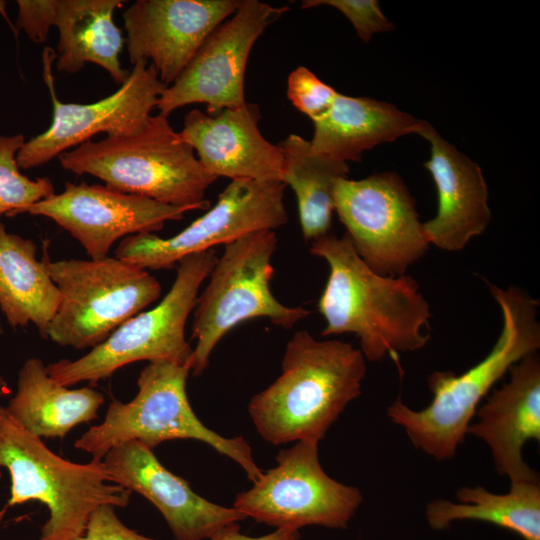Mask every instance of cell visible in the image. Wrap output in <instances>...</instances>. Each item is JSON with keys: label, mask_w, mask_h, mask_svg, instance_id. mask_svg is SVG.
Masks as SVG:
<instances>
[{"label": "cell", "mask_w": 540, "mask_h": 540, "mask_svg": "<svg viewBox=\"0 0 540 540\" xmlns=\"http://www.w3.org/2000/svg\"><path fill=\"white\" fill-rule=\"evenodd\" d=\"M309 252L326 261L329 275L318 300L322 336L353 334L365 359L422 349L429 340V305L410 275L382 276L370 269L346 234H327Z\"/></svg>", "instance_id": "6da1fadb"}, {"label": "cell", "mask_w": 540, "mask_h": 540, "mask_svg": "<svg viewBox=\"0 0 540 540\" xmlns=\"http://www.w3.org/2000/svg\"><path fill=\"white\" fill-rule=\"evenodd\" d=\"M502 313V330L488 355L462 374L434 371L427 379L433 397L420 410L400 398L387 408L412 445L437 461L452 459L465 440L480 402L509 368L540 348L539 301L524 289L487 282Z\"/></svg>", "instance_id": "7a4b0ae2"}, {"label": "cell", "mask_w": 540, "mask_h": 540, "mask_svg": "<svg viewBox=\"0 0 540 540\" xmlns=\"http://www.w3.org/2000/svg\"><path fill=\"white\" fill-rule=\"evenodd\" d=\"M280 376L252 397L248 413L258 434L273 445L320 442L366 376L361 350L340 340H317L297 331L287 342Z\"/></svg>", "instance_id": "3957f363"}, {"label": "cell", "mask_w": 540, "mask_h": 540, "mask_svg": "<svg viewBox=\"0 0 540 540\" xmlns=\"http://www.w3.org/2000/svg\"><path fill=\"white\" fill-rule=\"evenodd\" d=\"M59 161L65 170L97 177L114 190L192 210L209 208L205 194L217 180L161 114L132 135L87 141Z\"/></svg>", "instance_id": "277c9868"}, {"label": "cell", "mask_w": 540, "mask_h": 540, "mask_svg": "<svg viewBox=\"0 0 540 540\" xmlns=\"http://www.w3.org/2000/svg\"><path fill=\"white\" fill-rule=\"evenodd\" d=\"M10 475L9 507L38 501L49 511L39 540H74L100 505L125 507L132 492L110 482L102 460L75 463L52 452L0 406V478Z\"/></svg>", "instance_id": "5b68a950"}, {"label": "cell", "mask_w": 540, "mask_h": 540, "mask_svg": "<svg viewBox=\"0 0 540 540\" xmlns=\"http://www.w3.org/2000/svg\"><path fill=\"white\" fill-rule=\"evenodd\" d=\"M191 363L149 362L137 379L138 392L129 402L112 400L104 420L74 443L78 450L102 460L113 447L138 441L151 450L165 441L191 439L208 444L235 461L256 483L263 474L243 437L226 438L206 427L194 413L186 392Z\"/></svg>", "instance_id": "8992f818"}, {"label": "cell", "mask_w": 540, "mask_h": 540, "mask_svg": "<svg viewBox=\"0 0 540 540\" xmlns=\"http://www.w3.org/2000/svg\"><path fill=\"white\" fill-rule=\"evenodd\" d=\"M276 248L274 230L250 233L224 245L193 309V376L205 371L219 341L239 324L266 318L275 326L289 329L310 314L303 307L282 304L273 295L270 284Z\"/></svg>", "instance_id": "52a82bcc"}, {"label": "cell", "mask_w": 540, "mask_h": 540, "mask_svg": "<svg viewBox=\"0 0 540 540\" xmlns=\"http://www.w3.org/2000/svg\"><path fill=\"white\" fill-rule=\"evenodd\" d=\"M217 259L214 249L183 258L170 290L155 307L125 321L79 359H61L47 365L49 376L67 387L80 382L95 385L137 361L191 363L193 348L186 339L185 327L199 289Z\"/></svg>", "instance_id": "ba28073f"}, {"label": "cell", "mask_w": 540, "mask_h": 540, "mask_svg": "<svg viewBox=\"0 0 540 540\" xmlns=\"http://www.w3.org/2000/svg\"><path fill=\"white\" fill-rule=\"evenodd\" d=\"M47 267L61 298L46 338L60 346H98L161 294L153 275L117 257L48 258Z\"/></svg>", "instance_id": "9c48e42d"}, {"label": "cell", "mask_w": 540, "mask_h": 540, "mask_svg": "<svg viewBox=\"0 0 540 540\" xmlns=\"http://www.w3.org/2000/svg\"><path fill=\"white\" fill-rule=\"evenodd\" d=\"M319 442L299 440L281 449L277 465L239 493L233 507L276 529L299 530L316 525L345 529L363 501L356 486L330 477L319 460Z\"/></svg>", "instance_id": "30bf717a"}, {"label": "cell", "mask_w": 540, "mask_h": 540, "mask_svg": "<svg viewBox=\"0 0 540 540\" xmlns=\"http://www.w3.org/2000/svg\"><path fill=\"white\" fill-rule=\"evenodd\" d=\"M334 210L359 257L382 276L406 274L429 249L415 201L394 172L341 178Z\"/></svg>", "instance_id": "8fae6325"}, {"label": "cell", "mask_w": 540, "mask_h": 540, "mask_svg": "<svg viewBox=\"0 0 540 540\" xmlns=\"http://www.w3.org/2000/svg\"><path fill=\"white\" fill-rule=\"evenodd\" d=\"M285 185L280 181L237 179L219 194L216 204L178 234L154 233L123 238L115 257L144 270L170 269L183 258L245 235L274 230L288 221Z\"/></svg>", "instance_id": "7c38bea8"}, {"label": "cell", "mask_w": 540, "mask_h": 540, "mask_svg": "<svg viewBox=\"0 0 540 540\" xmlns=\"http://www.w3.org/2000/svg\"><path fill=\"white\" fill-rule=\"evenodd\" d=\"M56 56L52 49L45 48L43 77L53 105L52 121L46 131L25 141L18 151L16 160L23 170L44 165L99 133L122 137L138 132L167 87L151 64L139 61L111 95L90 104L64 103L54 87L52 62Z\"/></svg>", "instance_id": "4fadbf2b"}, {"label": "cell", "mask_w": 540, "mask_h": 540, "mask_svg": "<svg viewBox=\"0 0 540 540\" xmlns=\"http://www.w3.org/2000/svg\"><path fill=\"white\" fill-rule=\"evenodd\" d=\"M287 6L242 0L238 9L205 39L178 78L161 94L156 108L168 117L183 106L203 103L208 114L246 104L244 78L252 47Z\"/></svg>", "instance_id": "5bb4252c"}, {"label": "cell", "mask_w": 540, "mask_h": 540, "mask_svg": "<svg viewBox=\"0 0 540 540\" xmlns=\"http://www.w3.org/2000/svg\"><path fill=\"white\" fill-rule=\"evenodd\" d=\"M187 207H176L107 186L66 182L23 213L53 220L94 260L108 257L112 245L130 235L160 231L166 222L181 220Z\"/></svg>", "instance_id": "9a60e30c"}, {"label": "cell", "mask_w": 540, "mask_h": 540, "mask_svg": "<svg viewBox=\"0 0 540 540\" xmlns=\"http://www.w3.org/2000/svg\"><path fill=\"white\" fill-rule=\"evenodd\" d=\"M242 0H138L123 13L130 63L151 64L170 86Z\"/></svg>", "instance_id": "2e32d148"}, {"label": "cell", "mask_w": 540, "mask_h": 540, "mask_svg": "<svg viewBox=\"0 0 540 540\" xmlns=\"http://www.w3.org/2000/svg\"><path fill=\"white\" fill-rule=\"evenodd\" d=\"M102 462L110 482L142 495L159 510L175 540H212L246 519L234 507L218 505L194 492L138 441L113 447Z\"/></svg>", "instance_id": "e0dca14e"}, {"label": "cell", "mask_w": 540, "mask_h": 540, "mask_svg": "<svg viewBox=\"0 0 540 540\" xmlns=\"http://www.w3.org/2000/svg\"><path fill=\"white\" fill-rule=\"evenodd\" d=\"M123 5L121 0H21L16 24L36 43L47 39L52 26L58 29V71L76 73L94 63L122 85L129 75L119 58L125 39L113 15Z\"/></svg>", "instance_id": "ac0fdd59"}, {"label": "cell", "mask_w": 540, "mask_h": 540, "mask_svg": "<svg viewBox=\"0 0 540 540\" xmlns=\"http://www.w3.org/2000/svg\"><path fill=\"white\" fill-rule=\"evenodd\" d=\"M509 379L478 407L467 435L490 449L495 471L510 483L539 480L523 458L524 445L540 441V356L526 355L513 364Z\"/></svg>", "instance_id": "d6986e66"}, {"label": "cell", "mask_w": 540, "mask_h": 540, "mask_svg": "<svg viewBox=\"0 0 540 540\" xmlns=\"http://www.w3.org/2000/svg\"><path fill=\"white\" fill-rule=\"evenodd\" d=\"M260 118L258 106L248 102L213 115L193 109L179 133L217 178L282 182V152L260 132Z\"/></svg>", "instance_id": "ffe728a7"}, {"label": "cell", "mask_w": 540, "mask_h": 540, "mask_svg": "<svg viewBox=\"0 0 540 540\" xmlns=\"http://www.w3.org/2000/svg\"><path fill=\"white\" fill-rule=\"evenodd\" d=\"M430 143V159L424 167L437 189L438 209L423 223L429 244L455 252L487 228L491 211L488 188L481 168L446 141L428 122L417 132Z\"/></svg>", "instance_id": "44dd1931"}, {"label": "cell", "mask_w": 540, "mask_h": 540, "mask_svg": "<svg viewBox=\"0 0 540 540\" xmlns=\"http://www.w3.org/2000/svg\"><path fill=\"white\" fill-rule=\"evenodd\" d=\"M423 120L392 104L337 93L329 110L314 121L311 148L339 161H360L364 151L404 135L417 134Z\"/></svg>", "instance_id": "7402d4cb"}, {"label": "cell", "mask_w": 540, "mask_h": 540, "mask_svg": "<svg viewBox=\"0 0 540 540\" xmlns=\"http://www.w3.org/2000/svg\"><path fill=\"white\" fill-rule=\"evenodd\" d=\"M104 400L90 387L70 389L59 384L40 358L31 357L22 365L16 393L5 409L32 435L63 439L74 427L95 420Z\"/></svg>", "instance_id": "603a6c76"}, {"label": "cell", "mask_w": 540, "mask_h": 540, "mask_svg": "<svg viewBox=\"0 0 540 540\" xmlns=\"http://www.w3.org/2000/svg\"><path fill=\"white\" fill-rule=\"evenodd\" d=\"M37 246L29 238L9 233L0 220V309L8 324H33L46 338L60 293L50 277L45 251L37 258Z\"/></svg>", "instance_id": "cb8c5ba5"}, {"label": "cell", "mask_w": 540, "mask_h": 540, "mask_svg": "<svg viewBox=\"0 0 540 540\" xmlns=\"http://www.w3.org/2000/svg\"><path fill=\"white\" fill-rule=\"evenodd\" d=\"M456 500L439 498L427 503L425 518L432 530L474 520L514 532L523 540H540V480L511 483L504 494L483 486H463L457 489Z\"/></svg>", "instance_id": "d4e9b609"}, {"label": "cell", "mask_w": 540, "mask_h": 540, "mask_svg": "<svg viewBox=\"0 0 540 540\" xmlns=\"http://www.w3.org/2000/svg\"><path fill=\"white\" fill-rule=\"evenodd\" d=\"M278 146L283 155L282 182L295 193L302 236L311 243L330 233L335 186L347 176L349 166L315 152L309 140L296 134Z\"/></svg>", "instance_id": "484cf974"}, {"label": "cell", "mask_w": 540, "mask_h": 540, "mask_svg": "<svg viewBox=\"0 0 540 540\" xmlns=\"http://www.w3.org/2000/svg\"><path fill=\"white\" fill-rule=\"evenodd\" d=\"M24 143L23 134L0 136V220L2 215L22 214L55 193L49 178L30 179L20 172L16 156Z\"/></svg>", "instance_id": "4316f807"}, {"label": "cell", "mask_w": 540, "mask_h": 540, "mask_svg": "<svg viewBox=\"0 0 540 540\" xmlns=\"http://www.w3.org/2000/svg\"><path fill=\"white\" fill-rule=\"evenodd\" d=\"M337 93L304 66L294 69L287 79V98L313 122L329 110Z\"/></svg>", "instance_id": "83f0119b"}, {"label": "cell", "mask_w": 540, "mask_h": 540, "mask_svg": "<svg viewBox=\"0 0 540 540\" xmlns=\"http://www.w3.org/2000/svg\"><path fill=\"white\" fill-rule=\"evenodd\" d=\"M321 5L334 7L346 16L365 43L375 33L394 29V24L383 14L376 0H304L301 8Z\"/></svg>", "instance_id": "f1b7e54d"}, {"label": "cell", "mask_w": 540, "mask_h": 540, "mask_svg": "<svg viewBox=\"0 0 540 540\" xmlns=\"http://www.w3.org/2000/svg\"><path fill=\"white\" fill-rule=\"evenodd\" d=\"M114 506H98L90 515L83 533L74 540H155L124 525Z\"/></svg>", "instance_id": "f546056e"}, {"label": "cell", "mask_w": 540, "mask_h": 540, "mask_svg": "<svg viewBox=\"0 0 540 540\" xmlns=\"http://www.w3.org/2000/svg\"><path fill=\"white\" fill-rule=\"evenodd\" d=\"M301 535L298 530H286V529H275L273 532L258 536L252 537L240 533V526L234 529H231L224 534L218 536L212 540H300Z\"/></svg>", "instance_id": "4dcf8cb0"}, {"label": "cell", "mask_w": 540, "mask_h": 540, "mask_svg": "<svg viewBox=\"0 0 540 540\" xmlns=\"http://www.w3.org/2000/svg\"><path fill=\"white\" fill-rule=\"evenodd\" d=\"M10 393L9 386L4 378L0 377V399Z\"/></svg>", "instance_id": "1f68e13d"}, {"label": "cell", "mask_w": 540, "mask_h": 540, "mask_svg": "<svg viewBox=\"0 0 540 540\" xmlns=\"http://www.w3.org/2000/svg\"><path fill=\"white\" fill-rule=\"evenodd\" d=\"M3 333H4V330H3L2 324L0 322V335H2Z\"/></svg>", "instance_id": "d6a6232c"}, {"label": "cell", "mask_w": 540, "mask_h": 540, "mask_svg": "<svg viewBox=\"0 0 540 540\" xmlns=\"http://www.w3.org/2000/svg\"><path fill=\"white\" fill-rule=\"evenodd\" d=\"M3 6H4V3H3V2H0V12L3 11Z\"/></svg>", "instance_id": "836d02e7"}]
</instances>
